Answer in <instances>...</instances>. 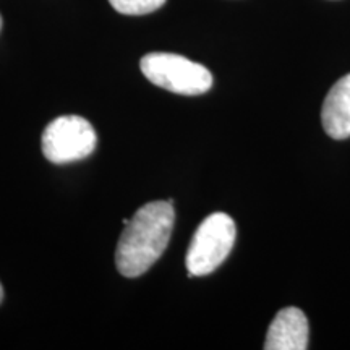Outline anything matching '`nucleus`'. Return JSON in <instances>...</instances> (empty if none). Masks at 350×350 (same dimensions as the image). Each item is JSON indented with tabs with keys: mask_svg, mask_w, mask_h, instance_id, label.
Segmentation results:
<instances>
[{
	"mask_svg": "<svg viewBox=\"0 0 350 350\" xmlns=\"http://www.w3.org/2000/svg\"><path fill=\"white\" fill-rule=\"evenodd\" d=\"M174 203L151 201L133 214L122 232L116 252L117 269L125 278L146 273L163 255L174 230Z\"/></svg>",
	"mask_w": 350,
	"mask_h": 350,
	"instance_id": "f257e3e1",
	"label": "nucleus"
},
{
	"mask_svg": "<svg viewBox=\"0 0 350 350\" xmlns=\"http://www.w3.org/2000/svg\"><path fill=\"white\" fill-rule=\"evenodd\" d=\"M139 68L152 85L175 94L200 96L213 86L211 72L183 55L151 52L143 57Z\"/></svg>",
	"mask_w": 350,
	"mask_h": 350,
	"instance_id": "f03ea898",
	"label": "nucleus"
},
{
	"mask_svg": "<svg viewBox=\"0 0 350 350\" xmlns=\"http://www.w3.org/2000/svg\"><path fill=\"white\" fill-rule=\"evenodd\" d=\"M235 222L229 214L213 213L196 229L187 253V269L193 278L208 275L224 262L235 242Z\"/></svg>",
	"mask_w": 350,
	"mask_h": 350,
	"instance_id": "7ed1b4c3",
	"label": "nucleus"
},
{
	"mask_svg": "<svg viewBox=\"0 0 350 350\" xmlns=\"http://www.w3.org/2000/svg\"><path fill=\"white\" fill-rule=\"evenodd\" d=\"M42 152L54 164L77 163L96 150L98 135L80 116H62L52 120L42 133Z\"/></svg>",
	"mask_w": 350,
	"mask_h": 350,
	"instance_id": "20e7f679",
	"label": "nucleus"
},
{
	"mask_svg": "<svg viewBox=\"0 0 350 350\" xmlns=\"http://www.w3.org/2000/svg\"><path fill=\"white\" fill-rule=\"evenodd\" d=\"M308 319L300 308L288 306L275 314L266 336V350H305L308 347Z\"/></svg>",
	"mask_w": 350,
	"mask_h": 350,
	"instance_id": "39448f33",
	"label": "nucleus"
},
{
	"mask_svg": "<svg viewBox=\"0 0 350 350\" xmlns=\"http://www.w3.org/2000/svg\"><path fill=\"white\" fill-rule=\"evenodd\" d=\"M321 120L326 133L334 139L350 137V73L340 78L327 93Z\"/></svg>",
	"mask_w": 350,
	"mask_h": 350,
	"instance_id": "423d86ee",
	"label": "nucleus"
},
{
	"mask_svg": "<svg viewBox=\"0 0 350 350\" xmlns=\"http://www.w3.org/2000/svg\"><path fill=\"white\" fill-rule=\"evenodd\" d=\"M113 10L122 15H148V13L159 10L165 0H109Z\"/></svg>",
	"mask_w": 350,
	"mask_h": 350,
	"instance_id": "0eeeda50",
	"label": "nucleus"
},
{
	"mask_svg": "<svg viewBox=\"0 0 350 350\" xmlns=\"http://www.w3.org/2000/svg\"><path fill=\"white\" fill-rule=\"evenodd\" d=\"M2 300H3V287L2 284H0V304H2Z\"/></svg>",
	"mask_w": 350,
	"mask_h": 350,
	"instance_id": "6e6552de",
	"label": "nucleus"
},
{
	"mask_svg": "<svg viewBox=\"0 0 350 350\" xmlns=\"http://www.w3.org/2000/svg\"><path fill=\"white\" fill-rule=\"evenodd\" d=\"M0 29H2V16H0Z\"/></svg>",
	"mask_w": 350,
	"mask_h": 350,
	"instance_id": "1a4fd4ad",
	"label": "nucleus"
}]
</instances>
